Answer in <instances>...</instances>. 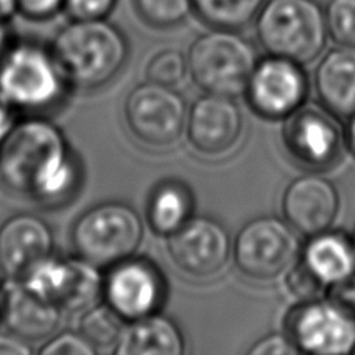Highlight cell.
Segmentation results:
<instances>
[{
	"label": "cell",
	"instance_id": "cell-1",
	"mask_svg": "<svg viewBox=\"0 0 355 355\" xmlns=\"http://www.w3.org/2000/svg\"><path fill=\"white\" fill-rule=\"evenodd\" d=\"M80 164L60 126L42 117L16 122L0 144V181L12 193L44 206L71 198Z\"/></svg>",
	"mask_w": 355,
	"mask_h": 355
},
{
	"label": "cell",
	"instance_id": "cell-2",
	"mask_svg": "<svg viewBox=\"0 0 355 355\" xmlns=\"http://www.w3.org/2000/svg\"><path fill=\"white\" fill-rule=\"evenodd\" d=\"M67 83L80 89H97L122 72L130 44L122 30L107 19L71 21L50 47Z\"/></svg>",
	"mask_w": 355,
	"mask_h": 355
},
{
	"label": "cell",
	"instance_id": "cell-3",
	"mask_svg": "<svg viewBox=\"0 0 355 355\" xmlns=\"http://www.w3.org/2000/svg\"><path fill=\"white\" fill-rule=\"evenodd\" d=\"M256 31L268 55L309 64L326 47L324 6L318 0H265Z\"/></svg>",
	"mask_w": 355,
	"mask_h": 355
},
{
	"label": "cell",
	"instance_id": "cell-4",
	"mask_svg": "<svg viewBox=\"0 0 355 355\" xmlns=\"http://www.w3.org/2000/svg\"><path fill=\"white\" fill-rule=\"evenodd\" d=\"M142 240V217L135 207L120 201L100 202L87 209L71 231L75 256L98 268H110L132 257Z\"/></svg>",
	"mask_w": 355,
	"mask_h": 355
},
{
	"label": "cell",
	"instance_id": "cell-5",
	"mask_svg": "<svg viewBox=\"0 0 355 355\" xmlns=\"http://www.w3.org/2000/svg\"><path fill=\"white\" fill-rule=\"evenodd\" d=\"M187 62L195 85L206 94L234 98L246 92L257 56L237 30L212 28L193 41Z\"/></svg>",
	"mask_w": 355,
	"mask_h": 355
},
{
	"label": "cell",
	"instance_id": "cell-6",
	"mask_svg": "<svg viewBox=\"0 0 355 355\" xmlns=\"http://www.w3.org/2000/svg\"><path fill=\"white\" fill-rule=\"evenodd\" d=\"M66 78L50 50L33 42L8 47L0 60V97L17 110L46 111L64 94Z\"/></svg>",
	"mask_w": 355,
	"mask_h": 355
},
{
	"label": "cell",
	"instance_id": "cell-7",
	"mask_svg": "<svg viewBox=\"0 0 355 355\" xmlns=\"http://www.w3.org/2000/svg\"><path fill=\"white\" fill-rule=\"evenodd\" d=\"M19 281L62 313H83L103 297L105 276L97 265L78 256L50 254L31 266Z\"/></svg>",
	"mask_w": 355,
	"mask_h": 355
},
{
	"label": "cell",
	"instance_id": "cell-8",
	"mask_svg": "<svg viewBox=\"0 0 355 355\" xmlns=\"http://www.w3.org/2000/svg\"><path fill=\"white\" fill-rule=\"evenodd\" d=\"M300 240L287 220L259 217L246 223L234 242V261L245 276L271 281L297 261Z\"/></svg>",
	"mask_w": 355,
	"mask_h": 355
},
{
	"label": "cell",
	"instance_id": "cell-9",
	"mask_svg": "<svg viewBox=\"0 0 355 355\" xmlns=\"http://www.w3.org/2000/svg\"><path fill=\"white\" fill-rule=\"evenodd\" d=\"M123 112L131 135L150 147H170L186 131V100L168 86L139 85L126 97Z\"/></svg>",
	"mask_w": 355,
	"mask_h": 355
},
{
	"label": "cell",
	"instance_id": "cell-10",
	"mask_svg": "<svg viewBox=\"0 0 355 355\" xmlns=\"http://www.w3.org/2000/svg\"><path fill=\"white\" fill-rule=\"evenodd\" d=\"M287 329L288 337L304 354H354L355 316L329 300L300 304L290 312Z\"/></svg>",
	"mask_w": 355,
	"mask_h": 355
},
{
	"label": "cell",
	"instance_id": "cell-11",
	"mask_svg": "<svg viewBox=\"0 0 355 355\" xmlns=\"http://www.w3.org/2000/svg\"><path fill=\"white\" fill-rule=\"evenodd\" d=\"M166 293V279L148 259L128 257L110 266L105 276V301L126 322L157 313Z\"/></svg>",
	"mask_w": 355,
	"mask_h": 355
},
{
	"label": "cell",
	"instance_id": "cell-12",
	"mask_svg": "<svg viewBox=\"0 0 355 355\" xmlns=\"http://www.w3.org/2000/svg\"><path fill=\"white\" fill-rule=\"evenodd\" d=\"M324 106L302 105L287 117L284 141L288 153L301 166L313 170H329L343 153L345 135Z\"/></svg>",
	"mask_w": 355,
	"mask_h": 355
},
{
	"label": "cell",
	"instance_id": "cell-13",
	"mask_svg": "<svg viewBox=\"0 0 355 355\" xmlns=\"http://www.w3.org/2000/svg\"><path fill=\"white\" fill-rule=\"evenodd\" d=\"M309 81L301 64L271 56L257 62L246 87V97L259 116L281 120L291 116L304 105Z\"/></svg>",
	"mask_w": 355,
	"mask_h": 355
},
{
	"label": "cell",
	"instance_id": "cell-14",
	"mask_svg": "<svg viewBox=\"0 0 355 355\" xmlns=\"http://www.w3.org/2000/svg\"><path fill=\"white\" fill-rule=\"evenodd\" d=\"M168 254L186 275L206 279L225 268L231 254L226 227L209 217H190L168 236Z\"/></svg>",
	"mask_w": 355,
	"mask_h": 355
},
{
	"label": "cell",
	"instance_id": "cell-15",
	"mask_svg": "<svg viewBox=\"0 0 355 355\" xmlns=\"http://www.w3.org/2000/svg\"><path fill=\"white\" fill-rule=\"evenodd\" d=\"M242 130V112L230 97L202 95L187 114L189 142L201 155H225L237 144Z\"/></svg>",
	"mask_w": 355,
	"mask_h": 355
},
{
	"label": "cell",
	"instance_id": "cell-16",
	"mask_svg": "<svg viewBox=\"0 0 355 355\" xmlns=\"http://www.w3.org/2000/svg\"><path fill=\"white\" fill-rule=\"evenodd\" d=\"M338 209L337 189L321 175L310 173L296 178L282 198V211L287 223L309 237L331 230Z\"/></svg>",
	"mask_w": 355,
	"mask_h": 355
},
{
	"label": "cell",
	"instance_id": "cell-17",
	"mask_svg": "<svg viewBox=\"0 0 355 355\" xmlns=\"http://www.w3.org/2000/svg\"><path fill=\"white\" fill-rule=\"evenodd\" d=\"M53 232L35 214H17L0 226V270L8 279H21L31 266L53 254Z\"/></svg>",
	"mask_w": 355,
	"mask_h": 355
},
{
	"label": "cell",
	"instance_id": "cell-18",
	"mask_svg": "<svg viewBox=\"0 0 355 355\" xmlns=\"http://www.w3.org/2000/svg\"><path fill=\"white\" fill-rule=\"evenodd\" d=\"M61 310L25 287L19 279H8L0 290V320L10 332L28 343L53 335L61 322Z\"/></svg>",
	"mask_w": 355,
	"mask_h": 355
},
{
	"label": "cell",
	"instance_id": "cell-19",
	"mask_svg": "<svg viewBox=\"0 0 355 355\" xmlns=\"http://www.w3.org/2000/svg\"><path fill=\"white\" fill-rule=\"evenodd\" d=\"M315 85L322 106L332 116L351 119L355 114V49L331 50L316 69Z\"/></svg>",
	"mask_w": 355,
	"mask_h": 355
},
{
	"label": "cell",
	"instance_id": "cell-20",
	"mask_svg": "<svg viewBox=\"0 0 355 355\" xmlns=\"http://www.w3.org/2000/svg\"><path fill=\"white\" fill-rule=\"evenodd\" d=\"M184 349L180 327L159 313L126 322L114 346L117 355H181Z\"/></svg>",
	"mask_w": 355,
	"mask_h": 355
},
{
	"label": "cell",
	"instance_id": "cell-21",
	"mask_svg": "<svg viewBox=\"0 0 355 355\" xmlns=\"http://www.w3.org/2000/svg\"><path fill=\"white\" fill-rule=\"evenodd\" d=\"M302 261L329 287L355 272V246L343 234L326 231L310 239Z\"/></svg>",
	"mask_w": 355,
	"mask_h": 355
},
{
	"label": "cell",
	"instance_id": "cell-22",
	"mask_svg": "<svg viewBox=\"0 0 355 355\" xmlns=\"http://www.w3.org/2000/svg\"><path fill=\"white\" fill-rule=\"evenodd\" d=\"M193 196L178 181H164L150 195L147 221L159 236H172L192 217Z\"/></svg>",
	"mask_w": 355,
	"mask_h": 355
},
{
	"label": "cell",
	"instance_id": "cell-23",
	"mask_svg": "<svg viewBox=\"0 0 355 355\" xmlns=\"http://www.w3.org/2000/svg\"><path fill=\"white\" fill-rule=\"evenodd\" d=\"M265 0H192L193 15L211 28L242 30L261 11Z\"/></svg>",
	"mask_w": 355,
	"mask_h": 355
},
{
	"label": "cell",
	"instance_id": "cell-24",
	"mask_svg": "<svg viewBox=\"0 0 355 355\" xmlns=\"http://www.w3.org/2000/svg\"><path fill=\"white\" fill-rule=\"evenodd\" d=\"M126 321L107 304H95L81 313L78 332L91 343L95 349H107L122 335Z\"/></svg>",
	"mask_w": 355,
	"mask_h": 355
},
{
	"label": "cell",
	"instance_id": "cell-25",
	"mask_svg": "<svg viewBox=\"0 0 355 355\" xmlns=\"http://www.w3.org/2000/svg\"><path fill=\"white\" fill-rule=\"evenodd\" d=\"M136 15L151 28L180 27L193 15L192 0H132Z\"/></svg>",
	"mask_w": 355,
	"mask_h": 355
},
{
	"label": "cell",
	"instance_id": "cell-26",
	"mask_svg": "<svg viewBox=\"0 0 355 355\" xmlns=\"http://www.w3.org/2000/svg\"><path fill=\"white\" fill-rule=\"evenodd\" d=\"M327 33L341 47L355 49V0H329Z\"/></svg>",
	"mask_w": 355,
	"mask_h": 355
},
{
	"label": "cell",
	"instance_id": "cell-27",
	"mask_svg": "<svg viewBox=\"0 0 355 355\" xmlns=\"http://www.w3.org/2000/svg\"><path fill=\"white\" fill-rule=\"evenodd\" d=\"M187 71L189 62L186 56L178 50L167 49L156 53L148 61L145 75H147V81H151V83L173 87L181 83Z\"/></svg>",
	"mask_w": 355,
	"mask_h": 355
},
{
	"label": "cell",
	"instance_id": "cell-28",
	"mask_svg": "<svg viewBox=\"0 0 355 355\" xmlns=\"http://www.w3.org/2000/svg\"><path fill=\"white\" fill-rule=\"evenodd\" d=\"M285 284L290 293L301 302L321 300L327 291V285L309 268L302 259L290 266Z\"/></svg>",
	"mask_w": 355,
	"mask_h": 355
},
{
	"label": "cell",
	"instance_id": "cell-29",
	"mask_svg": "<svg viewBox=\"0 0 355 355\" xmlns=\"http://www.w3.org/2000/svg\"><path fill=\"white\" fill-rule=\"evenodd\" d=\"M42 355H94L97 349L80 332H61L50 338L40 351Z\"/></svg>",
	"mask_w": 355,
	"mask_h": 355
},
{
	"label": "cell",
	"instance_id": "cell-30",
	"mask_svg": "<svg viewBox=\"0 0 355 355\" xmlns=\"http://www.w3.org/2000/svg\"><path fill=\"white\" fill-rule=\"evenodd\" d=\"M117 3L119 0H64V11L72 21L107 19Z\"/></svg>",
	"mask_w": 355,
	"mask_h": 355
},
{
	"label": "cell",
	"instance_id": "cell-31",
	"mask_svg": "<svg viewBox=\"0 0 355 355\" xmlns=\"http://www.w3.org/2000/svg\"><path fill=\"white\" fill-rule=\"evenodd\" d=\"M17 10L30 21H50L64 10V0H17Z\"/></svg>",
	"mask_w": 355,
	"mask_h": 355
},
{
	"label": "cell",
	"instance_id": "cell-32",
	"mask_svg": "<svg viewBox=\"0 0 355 355\" xmlns=\"http://www.w3.org/2000/svg\"><path fill=\"white\" fill-rule=\"evenodd\" d=\"M251 355H295L301 354L297 346L288 335L271 334L268 337L259 340L248 351Z\"/></svg>",
	"mask_w": 355,
	"mask_h": 355
},
{
	"label": "cell",
	"instance_id": "cell-33",
	"mask_svg": "<svg viewBox=\"0 0 355 355\" xmlns=\"http://www.w3.org/2000/svg\"><path fill=\"white\" fill-rule=\"evenodd\" d=\"M327 300L355 316V272L327 287Z\"/></svg>",
	"mask_w": 355,
	"mask_h": 355
},
{
	"label": "cell",
	"instance_id": "cell-34",
	"mask_svg": "<svg viewBox=\"0 0 355 355\" xmlns=\"http://www.w3.org/2000/svg\"><path fill=\"white\" fill-rule=\"evenodd\" d=\"M33 347L28 341L16 337L12 334H0V355H28Z\"/></svg>",
	"mask_w": 355,
	"mask_h": 355
},
{
	"label": "cell",
	"instance_id": "cell-35",
	"mask_svg": "<svg viewBox=\"0 0 355 355\" xmlns=\"http://www.w3.org/2000/svg\"><path fill=\"white\" fill-rule=\"evenodd\" d=\"M15 107L6 103V101L0 97V144L5 141V137L8 136L12 126H15Z\"/></svg>",
	"mask_w": 355,
	"mask_h": 355
},
{
	"label": "cell",
	"instance_id": "cell-36",
	"mask_svg": "<svg viewBox=\"0 0 355 355\" xmlns=\"http://www.w3.org/2000/svg\"><path fill=\"white\" fill-rule=\"evenodd\" d=\"M19 15L17 0H0V22L6 24Z\"/></svg>",
	"mask_w": 355,
	"mask_h": 355
},
{
	"label": "cell",
	"instance_id": "cell-37",
	"mask_svg": "<svg viewBox=\"0 0 355 355\" xmlns=\"http://www.w3.org/2000/svg\"><path fill=\"white\" fill-rule=\"evenodd\" d=\"M345 144L347 145V148H349V151L355 157V114L351 119H347V128L345 131Z\"/></svg>",
	"mask_w": 355,
	"mask_h": 355
},
{
	"label": "cell",
	"instance_id": "cell-38",
	"mask_svg": "<svg viewBox=\"0 0 355 355\" xmlns=\"http://www.w3.org/2000/svg\"><path fill=\"white\" fill-rule=\"evenodd\" d=\"M8 31H6L5 24L0 22V60H2V56L8 50Z\"/></svg>",
	"mask_w": 355,
	"mask_h": 355
},
{
	"label": "cell",
	"instance_id": "cell-39",
	"mask_svg": "<svg viewBox=\"0 0 355 355\" xmlns=\"http://www.w3.org/2000/svg\"><path fill=\"white\" fill-rule=\"evenodd\" d=\"M352 243L355 246V226H354V232H352Z\"/></svg>",
	"mask_w": 355,
	"mask_h": 355
},
{
	"label": "cell",
	"instance_id": "cell-40",
	"mask_svg": "<svg viewBox=\"0 0 355 355\" xmlns=\"http://www.w3.org/2000/svg\"><path fill=\"white\" fill-rule=\"evenodd\" d=\"M354 354H355V349H354Z\"/></svg>",
	"mask_w": 355,
	"mask_h": 355
}]
</instances>
